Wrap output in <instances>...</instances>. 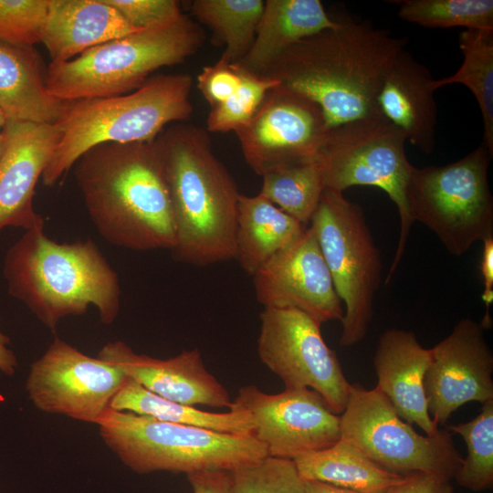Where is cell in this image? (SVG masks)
I'll return each mask as SVG.
<instances>
[{
    "instance_id": "cell-1",
    "label": "cell",
    "mask_w": 493,
    "mask_h": 493,
    "mask_svg": "<svg viewBox=\"0 0 493 493\" xmlns=\"http://www.w3.org/2000/svg\"><path fill=\"white\" fill-rule=\"evenodd\" d=\"M338 21L294 43L258 74L318 104L329 130L380 116L375 96L382 75L406 43L368 20Z\"/></svg>"
},
{
    "instance_id": "cell-2",
    "label": "cell",
    "mask_w": 493,
    "mask_h": 493,
    "mask_svg": "<svg viewBox=\"0 0 493 493\" xmlns=\"http://www.w3.org/2000/svg\"><path fill=\"white\" fill-rule=\"evenodd\" d=\"M74 166L86 210L103 239L137 251L174 247L172 203L155 140L100 144Z\"/></svg>"
},
{
    "instance_id": "cell-3",
    "label": "cell",
    "mask_w": 493,
    "mask_h": 493,
    "mask_svg": "<svg viewBox=\"0 0 493 493\" xmlns=\"http://www.w3.org/2000/svg\"><path fill=\"white\" fill-rule=\"evenodd\" d=\"M155 143L172 203L174 256L198 266L235 258L240 193L207 131L178 123L163 130Z\"/></svg>"
},
{
    "instance_id": "cell-4",
    "label": "cell",
    "mask_w": 493,
    "mask_h": 493,
    "mask_svg": "<svg viewBox=\"0 0 493 493\" xmlns=\"http://www.w3.org/2000/svg\"><path fill=\"white\" fill-rule=\"evenodd\" d=\"M7 291L48 329L94 306L111 324L121 307L118 274L91 239L58 243L44 226L26 230L7 250L3 265Z\"/></svg>"
},
{
    "instance_id": "cell-5",
    "label": "cell",
    "mask_w": 493,
    "mask_h": 493,
    "mask_svg": "<svg viewBox=\"0 0 493 493\" xmlns=\"http://www.w3.org/2000/svg\"><path fill=\"white\" fill-rule=\"evenodd\" d=\"M192 87L189 74H160L123 95L69 101L43 184L53 186L97 145L154 141L170 123L188 120Z\"/></svg>"
},
{
    "instance_id": "cell-6",
    "label": "cell",
    "mask_w": 493,
    "mask_h": 493,
    "mask_svg": "<svg viewBox=\"0 0 493 493\" xmlns=\"http://www.w3.org/2000/svg\"><path fill=\"white\" fill-rule=\"evenodd\" d=\"M105 445L138 474L232 472L268 456L253 434H227L109 409L96 424Z\"/></svg>"
},
{
    "instance_id": "cell-7",
    "label": "cell",
    "mask_w": 493,
    "mask_h": 493,
    "mask_svg": "<svg viewBox=\"0 0 493 493\" xmlns=\"http://www.w3.org/2000/svg\"><path fill=\"white\" fill-rule=\"evenodd\" d=\"M205 36L184 14L177 21L96 46L76 58L50 63L48 93L62 101L108 98L131 92L155 70L194 55Z\"/></svg>"
},
{
    "instance_id": "cell-8",
    "label": "cell",
    "mask_w": 493,
    "mask_h": 493,
    "mask_svg": "<svg viewBox=\"0 0 493 493\" xmlns=\"http://www.w3.org/2000/svg\"><path fill=\"white\" fill-rule=\"evenodd\" d=\"M404 133L381 116L369 117L330 129L315 156L325 190L343 193L355 185L384 191L395 204L400 230L387 285L404 253L413 222L406 187L413 165L405 154Z\"/></svg>"
},
{
    "instance_id": "cell-9",
    "label": "cell",
    "mask_w": 493,
    "mask_h": 493,
    "mask_svg": "<svg viewBox=\"0 0 493 493\" xmlns=\"http://www.w3.org/2000/svg\"><path fill=\"white\" fill-rule=\"evenodd\" d=\"M491 158L481 142L456 162L412 168L406 187L410 218L426 226L453 256L493 236V196L488 180Z\"/></svg>"
},
{
    "instance_id": "cell-10",
    "label": "cell",
    "mask_w": 493,
    "mask_h": 493,
    "mask_svg": "<svg viewBox=\"0 0 493 493\" xmlns=\"http://www.w3.org/2000/svg\"><path fill=\"white\" fill-rule=\"evenodd\" d=\"M309 226L344 306L340 344L353 346L364 339L372 319L382 282L380 251L363 210L343 193L324 190Z\"/></svg>"
},
{
    "instance_id": "cell-11",
    "label": "cell",
    "mask_w": 493,
    "mask_h": 493,
    "mask_svg": "<svg viewBox=\"0 0 493 493\" xmlns=\"http://www.w3.org/2000/svg\"><path fill=\"white\" fill-rule=\"evenodd\" d=\"M340 417L341 438L386 471L403 476L425 473L451 480L462 462L451 432L418 434L376 388L351 384Z\"/></svg>"
},
{
    "instance_id": "cell-12",
    "label": "cell",
    "mask_w": 493,
    "mask_h": 493,
    "mask_svg": "<svg viewBox=\"0 0 493 493\" xmlns=\"http://www.w3.org/2000/svg\"><path fill=\"white\" fill-rule=\"evenodd\" d=\"M257 352L260 361L285 384L317 392L341 414L351 384L337 353L325 342L321 323L296 309L264 308L260 314Z\"/></svg>"
},
{
    "instance_id": "cell-13",
    "label": "cell",
    "mask_w": 493,
    "mask_h": 493,
    "mask_svg": "<svg viewBox=\"0 0 493 493\" xmlns=\"http://www.w3.org/2000/svg\"><path fill=\"white\" fill-rule=\"evenodd\" d=\"M127 379L115 365L55 337L31 364L26 390L33 404L45 413L97 424Z\"/></svg>"
},
{
    "instance_id": "cell-14",
    "label": "cell",
    "mask_w": 493,
    "mask_h": 493,
    "mask_svg": "<svg viewBox=\"0 0 493 493\" xmlns=\"http://www.w3.org/2000/svg\"><path fill=\"white\" fill-rule=\"evenodd\" d=\"M228 409L250 413L253 435L268 456L294 460L341 439L340 415L309 388H285L269 394L255 385L243 386Z\"/></svg>"
},
{
    "instance_id": "cell-15",
    "label": "cell",
    "mask_w": 493,
    "mask_h": 493,
    "mask_svg": "<svg viewBox=\"0 0 493 493\" xmlns=\"http://www.w3.org/2000/svg\"><path fill=\"white\" fill-rule=\"evenodd\" d=\"M328 131L318 104L278 85L234 132L245 161L262 176L276 167L314 159Z\"/></svg>"
},
{
    "instance_id": "cell-16",
    "label": "cell",
    "mask_w": 493,
    "mask_h": 493,
    "mask_svg": "<svg viewBox=\"0 0 493 493\" xmlns=\"http://www.w3.org/2000/svg\"><path fill=\"white\" fill-rule=\"evenodd\" d=\"M430 351L424 386L428 413L437 426L467 403L493 400V354L480 323L460 320Z\"/></svg>"
},
{
    "instance_id": "cell-17",
    "label": "cell",
    "mask_w": 493,
    "mask_h": 493,
    "mask_svg": "<svg viewBox=\"0 0 493 493\" xmlns=\"http://www.w3.org/2000/svg\"><path fill=\"white\" fill-rule=\"evenodd\" d=\"M253 281L264 308L296 309L321 324L343 317L342 303L309 226L259 267Z\"/></svg>"
},
{
    "instance_id": "cell-18",
    "label": "cell",
    "mask_w": 493,
    "mask_h": 493,
    "mask_svg": "<svg viewBox=\"0 0 493 493\" xmlns=\"http://www.w3.org/2000/svg\"><path fill=\"white\" fill-rule=\"evenodd\" d=\"M0 158V233L8 226L25 231L44 226L33 199L60 140L58 125L7 120Z\"/></svg>"
},
{
    "instance_id": "cell-19",
    "label": "cell",
    "mask_w": 493,
    "mask_h": 493,
    "mask_svg": "<svg viewBox=\"0 0 493 493\" xmlns=\"http://www.w3.org/2000/svg\"><path fill=\"white\" fill-rule=\"evenodd\" d=\"M97 357L163 398L192 406L230 407L228 392L207 371L197 349L162 360L138 354L124 341H115L106 343Z\"/></svg>"
},
{
    "instance_id": "cell-20",
    "label": "cell",
    "mask_w": 493,
    "mask_h": 493,
    "mask_svg": "<svg viewBox=\"0 0 493 493\" xmlns=\"http://www.w3.org/2000/svg\"><path fill=\"white\" fill-rule=\"evenodd\" d=\"M433 82L429 69L404 47L385 68L375 96L379 115L425 153H431L435 146L437 108Z\"/></svg>"
},
{
    "instance_id": "cell-21",
    "label": "cell",
    "mask_w": 493,
    "mask_h": 493,
    "mask_svg": "<svg viewBox=\"0 0 493 493\" xmlns=\"http://www.w3.org/2000/svg\"><path fill=\"white\" fill-rule=\"evenodd\" d=\"M431 361L410 330L392 328L382 333L373 357L376 389L406 423L418 425L426 435L438 433L427 409L424 381Z\"/></svg>"
},
{
    "instance_id": "cell-22",
    "label": "cell",
    "mask_w": 493,
    "mask_h": 493,
    "mask_svg": "<svg viewBox=\"0 0 493 493\" xmlns=\"http://www.w3.org/2000/svg\"><path fill=\"white\" fill-rule=\"evenodd\" d=\"M141 30L107 0H48L41 43L51 63H59Z\"/></svg>"
},
{
    "instance_id": "cell-23",
    "label": "cell",
    "mask_w": 493,
    "mask_h": 493,
    "mask_svg": "<svg viewBox=\"0 0 493 493\" xmlns=\"http://www.w3.org/2000/svg\"><path fill=\"white\" fill-rule=\"evenodd\" d=\"M68 103L48 93L46 70L33 47L0 41V110L7 120L56 124Z\"/></svg>"
},
{
    "instance_id": "cell-24",
    "label": "cell",
    "mask_w": 493,
    "mask_h": 493,
    "mask_svg": "<svg viewBox=\"0 0 493 493\" xmlns=\"http://www.w3.org/2000/svg\"><path fill=\"white\" fill-rule=\"evenodd\" d=\"M339 21L327 14L320 0H267L248 53L236 64L261 74L285 49Z\"/></svg>"
},
{
    "instance_id": "cell-25",
    "label": "cell",
    "mask_w": 493,
    "mask_h": 493,
    "mask_svg": "<svg viewBox=\"0 0 493 493\" xmlns=\"http://www.w3.org/2000/svg\"><path fill=\"white\" fill-rule=\"evenodd\" d=\"M307 226L260 194L238 196L236 256L241 267L253 276L274 255L289 246Z\"/></svg>"
},
{
    "instance_id": "cell-26",
    "label": "cell",
    "mask_w": 493,
    "mask_h": 493,
    "mask_svg": "<svg viewBox=\"0 0 493 493\" xmlns=\"http://www.w3.org/2000/svg\"><path fill=\"white\" fill-rule=\"evenodd\" d=\"M293 461L303 480H318L361 493H383L406 476L383 469L342 438Z\"/></svg>"
},
{
    "instance_id": "cell-27",
    "label": "cell",
    "mask_w": 493,
    "mask_h": 493,
    "mask_svg": "<svg viewBox=\"0 0 493 493\" xmlns=\"http://www.w3.org/2000/svg\"><path fill=\"white\" fill-rule=\"evenodd\" d=\"M110 409L151 416L162 421L227 434H253L247 411L212 413L163 398L128 378L110 402Z\"/></svg>"
},
{
    "instance_id": "cell-28",
    "label": "cell",
    "mask_w": 493,
    "mask_h": 493,
    "mask_svg": "<svg viewBox=\"0 0 493 493\" xmlns=\"http://www.w3.org/2000/svg\"><path fill=\"white\" fill-rule=\"evenodd\" d=\"M458 45L462 65L455 74L434 79L433 88L459 83L473 93L483 121L482 142L493 156V29H465Z\"/></svg>"
},
{
    "instance_id": "cell-29",
    "label": "cell",
    "mask_w": 493,
    "mask_h": 493,
    "mask_svg": "<svg viewBox=\"0 0 493 493\" xmlns=\"http://www.w3.org/2000/svg\"><path fill=\"white\" fill-rule=\"evenodd\" d=\"M262 0H194L190 13L209 27L222 54L230 63L240 61L250 50L263 12Z\"/></svg>"
},
{
    "instance_id": "cell-30",
    "label": "cell",
    "mask_w": 493,
    "mask_h": 493,
    "mask_svg": "<svg viewBox=\"0 0 493 493\" xmlns=\"http://www.w3.org/2000/svg\"><path fill=\"white\" fill-rule=\"evenodd\" d=\"M262 178L259 194L307 226L325 190L315 159L276 167Z\"/></svg>"
},
{
    "instance_id": "cell-31",
    "label": "cell",
    "mask_w": 493,
    "mask_h": 493,
    "mask_svg": "<svg viewBox=\"0 0 493 493\" xmlns=\"http://www.w3.org/2000/svg\"><path fill=\"white\" fill-rule=\"evenodd\" d=\"M449 432L464 439L467 454L462 459L454 478L471 491L481 492L493 487V400L482 404L472 420L449 425Z\"/></svg>"
},
{
    "instance_id": "cell-32",
    "label": "cell",
    "mask_w": 493,
    "mask_h": 493,
    "mask_svg": "<svg viewBox=\"0 0 493 493\" xmlns=\"http://www.w3.org/2000/svg\"><path fill=\"white\" fill-rule=\"evenodd\" d=\"M402 20L429 28L493 29L492 0H402Z\"/></svg>"
},
{
    "instance_id": "cell-33",
    "label": "cell",
    "mask_w": 493,
    "mask_h": 493,
    "mask_svg": "<svg viewBox=\"0 0 493 493\" xmlns=\"http://www.w3.org/2000/svg\"><path fill=\"white\" fill-rule=\"evenodd\" d=\"M240 69L241 82L236 91L210 109L206 120L208 131H236L252 119L267 93L278 85L272 79Z\"/></svg>"
},
{
    "instance_id": "cell-34",
    "label": "cell",
    "mask_w": 493,
    "mask_h": 493,
    "mask_svg": "<svg viewBox=\"0 0 493 493\" xmlns=\"http://www.w3.org/2000/svg\"><path fill=\"white\" fill-rule=\"evenodd\" d=\"M231 493H306L291 459L267 456L230 472Z\"/></svg>"
},
{
    "instance_id": "cell-35",
    "label": "cell",
    "mask_w": 493,
    "mask_h": 493,
    "mask_svg": "<svg viewBox=\"0 0 493 493\" xmlns=\"http://www.w3.org/2000/svg\"><path fill=\"white\" fill-rule=\"evenodd\" d=\"M48 0H0V41L33 47L41 43Z\"/></svg>"
},
{
    "instance_id": "cell-36",
    "label": "cell",
    "mask_w": 493,
    "mask_h": 493,
    "mask_svg": "<svg viewBox=\"0 0 493 493\" xmlns=\"http://www.w3.org/2000/svg\"><path fill=\"white\" fill-rule=\"evenodd\" d=\"M124 19L138 29L172 24L182 17L180 2L175 0H107Z\"/></svg>"
},
{
    "instance_id": "cell-37",
    "label": "cell",
    "mask_w": 493,
    "mask_h": 493,
    "mask_svg": "<svg viewBox=\"0 0 493 493\" xmlns=\"http://www.w3.org/2000/svg\"><path fill=\"white\" fill-rule=\"evenodd\" d=\"M241 82V69L223 55L213 65L205 66L196 79L197 88L213 108L229 99Z\"/></svg>"
},
{
    "instance_id": "cell-38",
    "label": "cell",
    "mask_w": 493,
    "mask_h": 493,
    "mask_svg": "<svg viewBox=\"0 0 493 493\" xmlns=\"http://www.w3.org/2000/svg\"><path fill=\"white\" fill-rule=\"evenodd\" d=\"M383 493H453L450 480L440 476L413 473Z\"/></svg>"
},
{
    "instance_id": "cell-39",
    "label": "cell",
    "mask_w": 493,
    "mask_h": 493,
    "mask_svg": "<svg viewBox=\"0 0 493 493\" xmlns=\"http://www.w3.org/2000/svg\"><path fill=\"white\" fill-rule=\"evenodd\" d=\"M482 242L483 250L479 268L484 286L481 299L486 306V313L480 325L486 330L490 328L492 322L489 315V306L493 302V236H489Z\"/></svg>"
},
{
    "instance_id": "cell-40",
    "label": "cell",
    "mask_w": 493,
    "mask_h": 493,
    "mask_svg": "<svg viewBox=\"0 0 493 493\" xmlns=\"http://www.w3.org/2000/svg\"><path fill=\"white\" fill-rule=\"evenodd\" d=\"M194 493H231L230 472L205 471L187 475Z\"/></svg>"
},
{
    "instance_id": "cell-41",
    "label": "cell",
    "mask_w": 493,
    "mask_h": 493,
    "mask_svg": "<svg viewBox=\"0 0 493 493\" xmlns=\"http://www.w3.org/2000/svg\"><path fill=\"white\" fill-rule=\"evenodd\" d=\"M17 367V359L10 348V339L0 330V372L13 375Z\"/></svg>"
},
{
    "instance_id": "cell-42",
    "label": "cell",
    "mask_w": 493,
    "mask_h": 493,
    "mask_svg": "<svg viewBox=\"0 0 493 493\" xmlns=\"http://www.w3.org/2000/svg\"><path fill=\"white\" fill-rule=\"evenodd\" d=\"M303 483L306 493H361L318 480H303Z\"/></svg>"
},
{
    "instance_id": "cell-43",
    "label": "cell",
    "mask_w": 493,
    "mask_h": 493,
    "mask_svg": "<svg viewBox=\"0 0 493 493\" xmlns=\"http://www.w3.org/2000/svg\"><path fill=\"white\" fill-rule=\"evenodd\" d=\"M6 121H7V119H6L5 115L0 110V132L3 131Z\"/></svg>"
},
{
    "instance_id": "cell-44",
    "label": "cell",
    "mask_w": 493,
    "mask_h": 493,
    "mask_svg": "<svg viewBox=\"0 0 493 493\" xmlns=\"http://www.w3.org/2000/svg\"><path fill=\"white\" fill-rule=\"evenodd\" d=\"M3 147H4V135H3V132L1 131L0 132V158L3 152Z\"/></svg>"
}]
</instances>
